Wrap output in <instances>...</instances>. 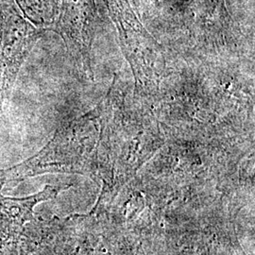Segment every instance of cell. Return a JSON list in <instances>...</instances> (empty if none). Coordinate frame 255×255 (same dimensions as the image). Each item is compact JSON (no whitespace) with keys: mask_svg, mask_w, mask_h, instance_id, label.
Returning <instances> with one entry per match:
<instances>
[{"mask_svg":"<svg viewBox=\"0 0 255 255\" xmlns=\"http://www.w3.org/2000/svg\"><path fill=\"white\" fill-rule=\"evenodd\" d=\"M39 31L11 3L0 5V118L20 67L35 45Z\"/></svg>","mask_w":255,"mask_h":255,"instance_id":"obj_1","label":"cell"},{"mask_svg":"<svg viewBox=\"0 0 255 255\" xmlns=\"http://www.w3.org/2000/svg\"><path fill=\"white\" fill-rule=\"evenodd\" d=\"M63 186L46 185L42 191L25 198H9L0 195V220L20 227L33 219V209L39 202L53 200Z\"/></svg>","mask_w":255,"mask_h":255,"instance_id":"obj_2","label":"cell"},{"mask_svg":"<svg viewBox=\"0 0 255 255\" xmlns=\"http://www.w3.org/2000/svg\"><path fill=\"white\" fill-rule=\"evenodd\" d=\"M4 182H5V179H4V178H0V189L2 188Z\"/></svg>","mask_w":255,"mask_h":255,"instance_id":"obj_3","label":"cell"}]
</instances>
